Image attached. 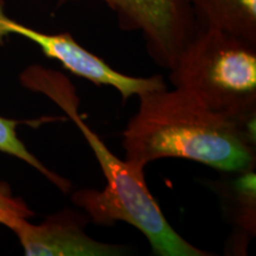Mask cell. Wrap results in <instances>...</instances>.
Listing matches in <instances>:
<instances>
[{
    "label": "cell",
    "mask_w": 256,
    "mask_h": 256,
    "mask_svg": "<svg viewBox=\"0 0 256 256\" xmlns=\"http://www.w3.org/2000/svg\"><path fill=\"white\" fill-rule=\"evenodd\" d=\"M170 80L209 110L255 127L256 44L198 28L170 69Z\"/></svg>",
    "instance_id": "cell-3"
},
{
    "label": "cell",
    "mask_w": 256,
    "mask_h": 256,
    "mask_svg": "<svg viewBox=\"0 0 256 256\" xmlns=\"http://www.w3.org/2000/svg\"><path fill=\"white\" fill-rule=\"evenodd\" d=\"M240 177L220 184L222 194L229 215L235 226V236L232 242V250H242L256 232V202L254 170L238 172Z\"/></svg>",
    "instance_id": "cell-8"
},
{
    "label": "cell",
    "mask_w": 256,
    "mask_h": 256,
    "mask_svg": "<svg viewBox=\"0 0 256 256\" xmlns=\"http://www.w3.org/2000/svg\"><path fill=\"white\" fill-rule=\"evenodd\" d=\"M84 212L64 209L40 224L20 220L12 229L28 256H118L127 254L122 246L96 241L86 232Z\"/></svg>",
    "instance_id": "cell-6"
},
{
    "label": "cell",
    "mask_w": 256,
    "mask_h": 256,
    "mask_svg": "<svg viewBox=\"0 0 256 256\" xmlns=\"http://www.w3.org/2000/svg\"><path fill=\"white\" fill-rule=\"evenodd\" d=\"M34 216L25 202L12 194L8 184L0 182V224L14 229L23 220Z\"/></svg>",
    "instance_id": "cell-10"
},
{
    "label": "cell",
    "mask_w": 256,
    "mask_h": 256,
    "mask_svg": "<svg viewBox=\"0 0 256 256\" xmlns=\"http://www.w3.org/2000/svg\"><path fill=\"white\" fill-rule=\"evenodd\" d=\"M22 124V121L6 119V118L0 116V152L8 153L10 156H14L16 158L23 160L37 171H40L44 177L49 179L52 184H55L60 191L69 192L72 184L62 176L55 174L46 168V165L42 164L36 156L28 151L26 146L20 142L17 136L16 127L17 124Z\"/></svg>",
    "instance_id": "cell-9"
},
{
    "label": "cell",
    "mask_w": 256,
    "mask_h": 256,
    "mask_svg": "<svg viewBox=\"0 0 256 256\" xmlns=\"http://www.w3.org/2000/svg\"><path fill=\"white\" fill-rule=\"evenodd\" d=\"M18 34L34 42L40 48L44 55L57 60L70 72L83 78L98 86H110L121 94L124 101L130 96H140L145 92L166 88L160 75L151 78H133L110 68L104 60L84 49L68 32L44 34L8 18L4 14L0 0V43L5 36Z\"/></svg>",
    "instance_id": "cell-5"
},
{
    "label": "cell",
    "mask_w": 256,
    "mask_h": 256,
    "mask_svg": "<svg viewBox=\"0 0 256 256\" xmlns=\"http://www.w3.org/2000/svg\"><path fill=\"white\" fill-rule=\"evenodd\" d=\"M81 0H58V5ZM124 31L142 32L151 58L170 70L198 30L188 0H101Z\"/></svg>",
    "instance_id": "cell-4"
},
{
    "label": "cell",
    "mask_w": 256,
    "mask_h": 256,
    "mask_svg": "<svg viewBox=\"0 0 256 256\" xmlns=\"http://www.w3.org/2000/svg\"><path fill=\"white\" fill-rule=\"evenodd\" d=\"M20 83L31 92H42L55 102L78 127L94 152L106 178V188L76 191L72 200L98 226L124 222L133 226L160 256H208L211 252L194 247L170 226L147 188L144 168L119 159L104 145L78 113L80 98L72 81L57 70L30 66L20 74Z\"/></svg>",
    "instance_id": "cell-2"
},
{
    "label": "cell",
    "mask_w": 256,
    "mask_h": 256,
    "mask_svg": "<svg viewBox=\"0 0 256 256\" xmlns=\"http://www.w3.org/2000/svg\"><path fill=\"white\" fill-rule=\"evenodd\" d=\"M122 132L124 160L145 168L153 160L182 158L226 174L255 168V127L209 110L180 89L139 96Z\"/></svg>",
    "instance_id": "cell-1"
},
{
    "label": "cell",
    "mask_w": 256,
    "mask_h": 256,
    "mask_svg": "<svg viewBox=\"0 0 256 256\" xmlns=\"http://www.w3.org/2000/svg\"><path fill=\"white\" fill-rule=\"evenodd\" d=\"M200 28L256 44V0H188Z\"/></svg>",
    "instance_id": "cell-7"
}]
</instances>
